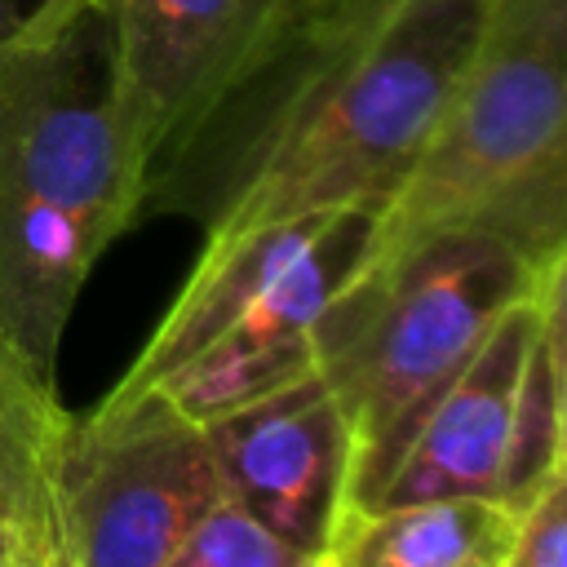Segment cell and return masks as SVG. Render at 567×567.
I'll return each instance as SVG.
<instances>
[{"label":"cell","instance_id":"cell-13","mask_svg":"<svg viewBox=\"0 0 567 567\" xmlns=\"http://www.w3.org/2000/svg\"><path fill=\"white\" fill-rule=\"evenodd\" d=\"M496 567H567V470H554L514 514Z\"/></svg>","mask_w":567,"mask_h":567},{"label":"cell","instance_id":"cell-11","mask_svg":"<svg viewBox=\"0 0 567 567\" xmlns=\"http://www.w3.org/2000/svg\"><path fill=\"white\" fill-rule=\"evenodd\" d=\"M514 514L483 496H434L341 514L319 567H478L496 563Z\"/></svg>","mask_w":567,"mask_h":567},{"label":"cell","instance_id":"cell-16","mask_svg":"<svg viewBox=\"0 0 567 567\" xmlns=\"http://www.w3.org/2000/svg\"><path fill=\"white\" fill-rule=\"evenodd\" d=\"M478 567H496V563H478Z\"/></svg>","mask_w":567,"mask_h":567},{"label":"cell","instance_id":"cell-10","mask_svg":"<svg viewBox=\"0 0 567 567\" xmlns=\"http://www.w3.org/2000/svg\"><path fill=\"white\" fill-rule=\"evenodd\" d=\"M71 412L0 346V558L71 567L62 518V452Z\"/></svg>","mask_w":567,"mask_h":567},{"label":"cell","instance_id":"cell-8","mask_svg":"<svg viewBox=\"0 0 567 567\" xmlns=\"http://www.w3.org/2000/svg\"><path fill=\"white\" fill-rule=\"evenodd\" d=\"M558 270H549L545 284ZM545 284L532 297L514 301L478 341L470 363L434 394L368 509L434 496H483L501 505L518 430V385L540 328Z\"/></svg>","mask_w":567,"mask_h":567},{"label":"cell","instance_id":"cell-2","mask_svg":"<svg viewBox=\"0 0 567 567\" xmlns=\"http://www.w3.org/2000/svg\"><path fill=\"white\" fill-rule=\"evenodd\" d=\"M492 0H341L261 106L208 235L381 208L461 80Z\"/></svg>","mask_w":567,"mask_h":567},{"label":"cell","instance_id":"cell-1","mask_svg":"<svg viewBox=\"0 0 567 567\" xmlns=\"http://www.w3.org/2000/svg\"><path fill=\"white\" fill-rule=\"evenodd\" d=\"M151 195L102 0L0 49V346L58 385L71 306Z\"/></svg>","mask_w":567,"mask_h":567},{"label":"cell","instance_id":"cell-14","mask_svg":"<svg viewBox=\"0 0 567 567\" xmlns=\"http://www.w3.org/2000/svg\"><path fill=\"white\" fill-rule=\"evenodd\" d=\"M75 0H0V49L35 35L53 18H62Z\"/></svg>","mask_w":567,"mask_h":567},{"label":"cell","instance_id":"cell-7","mask_svg":"<svg viewBox=\"0 0 567 567\" xmlns=\"http://www.w3.org/2000/svg\"><path fill=\"white\" fill-rule=\"evenodd\" d=\"M221 496L306 554H323L350 492V421L310 368L306 377L204 421Z\"/></svg>","mask_w":567,"mask_h":567},{"label":"cell","instance_id":"cell-9","mask_svg":"<svg viewBox=\"0 0 567 567\" xmlns=\"http://www.w3.org/2000/svg\"><path fill=\"white\" fill-rule=\"evenodd\" d=\"M337 213L341 208H315V213H301V217L208 235L190 279L182 284V292L164 310L155 337L142 346V354L115 381V390L128 394V390L155 385L164 372H173L182 359H190L217 332H226L239 315H248L323 239V230L332 226Z\"/></svg>","mask_w":567,"mask_h":567},{"label":"cell","instance_id":"cell-6","mask_svg":"<svg viewBox=\"0 0 567 567\" xmlns=\"http://www.w3.org/2000/svg\"><path fill=\"white\" fill-rule=\"evenodd\" d=\"M217 496L204 425L159 385L106 390L97 408L71 416L62 452L71 567H164Z\"/></svg>","mask_w":567,"mask_h":567},{"label":"cell","instance_id":"cell-3","mask_svg":"<svg viewBox=\"0 0 567 567\" xmlns=\"http://www.w3.org/2000/svg\"><path fill=\"white\" fill-rule=\"evenodd\" d=\"M554 266H536L492 230H425L363 266L315 315V372L337 394L354 461L346 514L368 509L434 394L470 363L492 323L532 297Z\"/></svg>","mask_w":567,"mask_h":567},{"label":"cell","instance_id":"cell-12","mask_svg":"<svg viewBox=\"0 0 567 567\" xmlns=\"http://www.w3.org/2000/svg\"><path fill=\"white\" fill-rule=\"evenodd\" d=\"M164 567H319V558L261 527L235 501L217 496Z\"/></svg>","mask_w":567,"mask_h":567},{"label":"cell","instance_id":"cell-4","mask_svg":"<svg viewBox=\"0 0 567 567\" xmlns=\"http://www.w3.org/2000/svg\"><path fill=\"white\" fill-rule=\"evenodd\" d=\"M452 226L492 230L536 266L567 261V0H492L368 252Z\"/></svg>","mask_w":567,"mask_h":567},{"label":"cell","instance_id":"cell-5","mask_svg":"<svg viewBox=\"0 0 567 567\" xmlns=\"http://www.w3.org/2000/svg\"><path fill=\"white\" fill-rule=\"evenodd\" d=\"M151 190L221 120L266 106L341 0H102Z\"/></svg>","mask_w":567,"mask_h":567},{"label":"cell","instance_id":"cell-15","mask_svg":"<svg viewBox=\"0 0 567 567\" xmlns=\"http://www.w3.org/2000/svg\"><path fill=\"white\" fill-rule=\"evenodd\" d=\"M0 567H27L22 558H0Z\"/></svg>","mask_w":567,"mask_h":567}]
</instances>
